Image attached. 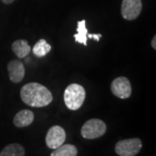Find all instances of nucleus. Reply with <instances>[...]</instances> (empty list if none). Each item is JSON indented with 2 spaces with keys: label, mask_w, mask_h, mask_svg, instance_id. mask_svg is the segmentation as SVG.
I'll return each instance as SVG.
<instances>
[{
  "label": "nucleus",
  "mask_w": 156,
  "mask_h": 156,
  "mask_svg": "<svg viewBox=\"0 0 156 156\" xmlns=\"http://www.w3.org/2000/svg\"><path fill=\"white\" fill-rule=\"evenodd\" d=\"M24 154L25 151L23 147L17 143L7 145L0 153V156H24Z\"/></svg>",
  "instance_id": "nucleus-12"
},
{
  "label": "nucleus",
  "mask_w": 156,
  "mask_h": 156,
  "mask_svg": "<svg viewBox=\"0 0 156 156\" xmlns=\"http://www.w3.org/2000/svg\"><path fill=\"white\" fill-rule=\"evenodd\" d=\"M77 148L72 144H62L50 154V156H76Z\"/></svg>",
  "instance_id": "nucleus-11"
},
{
  "label": "nucleus",
  "mask_w": 156,
  "mask_h": 156,
  "mask_svg": "<svg viewBox=\"0 0 156 156\" xmlns=\"http://www.w3.org/2000/svg\"><path fill=\"white\" fill-rule=\"evenodd\" d=\"M87 37H88V38H89V39L94 38L95 41H97V42H98V41L100 40L101 37V34H89L88 33Z\"/></svg>",
  "instance_id": "nucleus-15"
},
{
  "label": "nucleus",
  "mask_w": 156,
  "mask_h": 156,
  "mask_svg": "<svg viewBox=\"0 0 156 156\" xmlns=\"http://www.w3.org/2000/svg\"><path fill=\"white\" fill-rule=\"evenodd\" d=\"M15 0H2V2L3 3H5L6 5H9V4H11V3H13Z\"/></svg>",
  "instance_id": "nucleus-17"
},
{
  "label": "nucleus",
  "mask_w": 156,
  "mask_h": 156,
  "mask_svg": "<svg viewBox=\"0 0 156 156\" xmlns=\"http://www.w3.org/2000/svg\"><path fill=\"white\" fill-rule=\"evenodd\" d=\"M66 139V133L60 126H53L49 129L46 134V145L49 148L56 149L62 146Z\"/></svg>",
  "instance_id": "nucleus-6"
},
{
  "label": "nucleus",
  "mask_w": 156,
  "mask_h": 156,
  "mask_svg": "<svg viewBox=\"0 0 156 156\" xmlns=\"http://www.w3.org/2000/svg\"><path fill=\"white\" fill-rule=\"evenodd\" d=\"M10 80L14 83L22 82L25 75V69L22 62L19 60H11L7 65Z\"/></svg>",
  "instance_id": "nucleus-8"
},
{
  "label": "nucleus",
  "mask_w": 156,
  "mask_h": 156,
  "mask_svg": "<svg viewBox=\"0 0 156 156\" xmlns=\"http://www.w3.org/2000/svg\"><path fill=\"white\" fill-rule=\"evenodd\" d=\"M11 49L14 52V54L19 58H24L25 56H28L31 50V48L29 45L28 42L23 39H20V40H17L13 42V44L11 45Z\"/></svg>",
  "instance_id": "nucleus-10"
},
{
  "label": "nucleus",
  "mask_w": 156,
  "mask_h": 156,
  "mask_svg": "<svg viewBox=\"0 0 156 156\" xmlns=\"http://www.w3.org/2000/svg\"><path fill=\"white\" fill-rule=\"evenodd\" d=\"M107 127L100 119H90L84 123L81 129L82 136L88 140L97 139L106 133Z\"/></svg>",
  "instance_id": "nucleus-3"
},
{
  "label": "nucleus",
  "mask_w": 156,
  "mask_h": 156,
  "mask_svg": "<svg viewBox=\"0 0 156 156\" xmlns=\"http://www.w3.org/2000/svg\"><path fill=\"white\" fill-rule=\"evenodd\" d=\"M110 89L113 95L120 99H127L132 93L131 83L128 78L125 76L115 78L112 82Z\"/></svg>",
  "instance_id": "nucleus-5"
},
{
  "label": "nucleus",
  "mask_w": 156,
  "mask_h": 156,
  "mask_svg": "<svg viewBox=\"0 0 156 156\" xmlns=\"http://www.w3.org/2000/svg\"><path fill=\"white\" fill-rule=\"evenodd\" d=\"M51 50L50 46L44 39H40L37 42V44L34 45L32 52L37 57H43L46 56Z\"/></svg>",
  "instance_id": "nucleus-14"
},
{
  "label": "nucleus",
  "mask_w": 156,
  "mask_h": 156,
  "mask_svg": "<svg viewBox=\"0 0 156 156\" xmlns=\"http://www.w3.org/2000/svg\"><path fill=\"white\" fill-rule=\"evenodd\" d=\"M22 101L28 106L42 108L48 106L53 101V95L45 86L37 83H30L20 90Z\"/></svg>",
  "instance_id": "nucleus-1"
},
{
  "label": "nucleus",
  "mask_w": 156,
  "mask_h": 156,
  "mask_svg": "<svg viewBox=\"0 0 156 156\" xmlns=\"http://www.w3.org/2000/svg\"><path fill=\"white\" fill-rule=\"evenodd\" d=\"M141 9V0H122V16L124 19L132 21L139 17Z\"/></svg>",
  "instance_id": "nucleus-7"
},
{
  "label": "nucleus",
  "mask_w": 156,
  "mask_h": 156,
  "mask_svg": "<svg viewBox=\"0 0 156 156\" xmlns=\"http://www.w3.org/2000/svg\"><path fill=\"white\" fill-rule=\"evenodd\" d=\"M142 147L141 140L139 138L126 139L118 141L115 150L120 156H135Z\"/></svg>",
  "instance_id": "nucleus-4"
},
{
  "label": "nucleus",
  "mask_w": 156,
  "mask_h": 156,
  "mask_svg": "<svg viewBox=\"0 0 156 156\" xmlns=\"http://www.w3.org/2000/svg\"><path fill=\"white\" fill-rule=\"evenodd\" d=\"M86 92L84 88L77 83L69 85L63 95V99L66 106L70 110H77L83 104Z\"/></svg>",
  "instance_id": "nucleus-2"
},
{
  "label": "nucleus",
  "mask_w": 156,
  "mask_h": 156,
  "mask_svg": "<svg viewBox=\"0 0 156 156\" xmlns=\"http://www.w3.org/2000/svg\"><path fill=\"white\" fill-rule=\"evenodd\" d=\"M77 33L74 35L76 42L78 44L87 46V40H88V29L86 28V21L81 20L77 23Z\"/></svg>",
  "instance_id": "nucleus-13"
},
{
  "label": "nucleus",
  "mask_w": 156,
  "mask_h": 156,
  "mask_svg": "<svg viewBox=\"0 0 156 156\" xmlns=\"http://www.w3.org/2000/svg\"><path fill=\"white\" fill-rule=\"evenodd\" d=\"M34 121L33 112L29 109H23L21 111L17 113V115L14 116L13 124L17 128H24L28 127Z\"/></svg>",
  "instance_id": "nucleus-9"
},
{
  "label": "nucleus",
  "mask_w": 156,
  "mask_h": 156,
  "mask_svg": "<svg viewBox=\"0 0 156 156\" xmlns=\"http://www.w3.org/2000/svg\"><path fill=\"white\" fill-rule=\"evenodd\" d=\"M152 47H153L154 50L156 49V36H154L153 40H152Z\"/></svg>",
  "instance_id": "nucleus-16"
}]
</instances>
